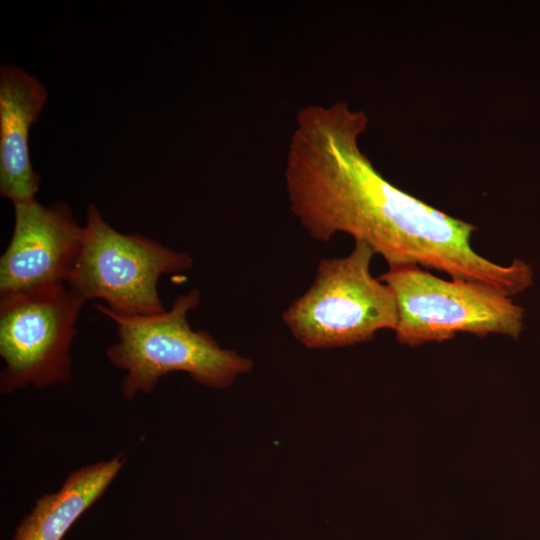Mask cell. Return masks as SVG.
I'll list each match as a JSON object with an SVG mask.
<instances>
[{"label": "cell", "instance_id": "obj_9", "mask_svg": "<svg viewBox=\"0 0 540 540\" xmlns=\"http://www.w3.org/2000/svg\"><path fill=\"white\" fill-rule=\"evenodd\" d=\"M125 457L88 464L72 471L61 488L37 499L12 540H62L72 524L106 491Z\"/></svg>", "mask_w": 540, "mask_h": 540}, {"label": "cell", "instance_id": "obj_5", "mask_svg": "<svg viewBox=\"0 0 540 540\" xmlns=\"http://www.w3.org/2000/svg\"><path fill=\"white\" fill-rule=\"evenodd\" d=\"M378 278L395 294L400 343L441 342L457 333L517 338L523 330L524 309L487 284L445 280L416 264L391 266Z\"/></svg>", "mask_w": 540, "mask_h": 540}, {"label": "cell", "instance_id": "obj_1", "mask_svg": "<svg viewBox=\"0 0 540 540\" xmlns=\"http://www.w3.org/2000/svg\"><path fill=\"white\" fill-rule=\"evenodd\" d=\"M368 123L363 110L344 101L297 112L284 176L291 212L310 237L327 242L345 233L389 267L416 264L510 297L527 289L533 280L527 263L484 258L471 245L473 224L404 192L376 170L359 143Z\"/></svg>", "mask_w": 540, "mask_h": 540}, {"label": "cell", "instance_id": "obj_4", "mask_svg": "<svg viewBox=\"0 0 540 540\" xmlns=\"http://www.w3.org/2000/svg\"><path fill=\"white\" fill-rule=\"evenodd\" d=\"M192 266L187 252L140 234H123L89 204L80 254L66 285L85 302H106L115 314L154 315L166 310L158 291L159 278Z\"/></svg>", "mask_w": 540, "mask_h": 540}, {"label": "cell", "instance_id": "obj_7", "mask_svg": "<svg viewBox=\"0 0 540 540\" xmlns=\"http://www.w3.org/2000/svg\"><path fill=\"white\" fill-rule=\"evenodd\" d=\"M11 239L0 258V294L66 284L80 254L83 226L64 201L13 204Z\"/></svg>", "mask_w": 540, "mask_h": 540}, {"label": "cell", "instance_id": "obj_2", "mask_svg": "<svg viewBox=\"0 0 540 540\" xmlns=\"http://www.w3.org/2000/svg\"><path fill=\"white\" fill-rule=\"evenodd\" d=\"M199 302V291L192 289L178 295L170 309L154 315H118L95 304L116 325L118 341L106 354L114 366L126 371L121 384L126 400L138 393L150 394L159 379L172 372H186L203 386L221 389L252 368L250 359L221 348L207 332L191 328L188 314Z\"/></svg>", "mask_w": 540, "mask_h": 540}, {"label": "cell", "instance_id": "obj_8", "mask_svg": "<svg viewBox=\"0 0 540 540\" xmlns=\"http://www.w3.org/2000/svg\"><path fill=\"white\" fill-rule=\"evenodd\" d=\"M37 77L15 65L0 69V195L13 204L36 199L40 176L29 152V130L47 100Z\"/></svg>", "mask_w": 540, "mask_h": 540}, {"label": "cell", "instance_id": "obj_3", "mask_svg": "<svg viewBox=\"0 0 540 540\" xmlns=\"http://www.w3.org/2000/svg\"><path fill=\"white\" fill-rule=\"evenodd\" d=\"M374 255L357 241L348 255L319 262L309 289L282 314L300 343L308 348L348 346L370 341L379 330H395L396 297L372 276Z\"/></svg>", "mask_w": 540, "mask_h": 540}, {"label": "cell", "instance_id": "obj_6", "mask_svg": "<svg viewBox=\"0 0 540 540\" xmlns=\"http://www.w3.org/2000/svg\"><path fill=\"white\" fill-rule=\"evenodd\" d=\"M85 303L64 283L0 294L3 394L70 378V349Z\"/></svg>", "mask_w": 540, "mask_h": 540}]
</instances>
